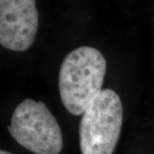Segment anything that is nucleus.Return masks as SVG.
I'll list each match as a JSON object with an SVG mask.
<instances>
[{"mask_svg": "<svg viewBox=\"0 0 154 154\" xmlns=\"http://www.w3.org/2000/svg\"><path fill=\"white\" fill-rule=\"evenodd\" d=\"M105 57L96 48L81 46L68 53L62 63L58 88L63 105L75 116L83 114L102 92Z\"/></svg>", "mask_w": 154, "mask_h": 154, "instance_id": "obj_1", "label": "nucleus"}, {"mask_svg": "<svg viewBox=\"0 0 154 154\" xmlns=\"http://www.w3.org/2000/svg\"><path fill=\"white\" fill-rule=\"evenodd\" d=\"M123 110L118 94L105 89L82 114L79 124L82 154H113L121 134Z\"/></svg>", "mask_w": 154, "mask_h": 154, "instance_id": "obj_2", "label": "nucleus"}, {"mask_svg": "<svg viewBox=\"0 0 154 154\" xmlns=\"http://www.w3.org/2000/svg\"><path fill=\"white\" fill-rule=\"evenodd\" d=\"M8 130L17 143L34 154H59L63 148L59 124L42 101L27 99L17 105Z\"/></svg>", "mask_w": 154, "mask_h": 154, "instance_id": "obj_3", "label": "nucleus"}, {"mask_svg": "<svg viewBox=\"0 0 154 154\" xmlns=\"http://www.w3.org/2000/svg\"><path fill=\"white\" fill-rule=\"evenodd\" d=\"M38 27L35 0H0V44L24 51L33 45Z\"/></svg>", "mask_w": 154, "mask_h": 154, "instance_id": "obj_4", "label": "nucleus"}, {"mask_svg": "<svg viewBox=\"0 0 154 154\" xmlns=\"http://www.w3.org/2000/svg\"><path fill=\"white\" fill-rule=\"evenodd\" d=\"M0 154H12V153L9 152H6V151H4V150H2V151L0 152Z\"/></svg>", "mask_w": 154, "mask_h": 154, "instance_id": "obj_5", "label": "nucleus"}]
</instances>
